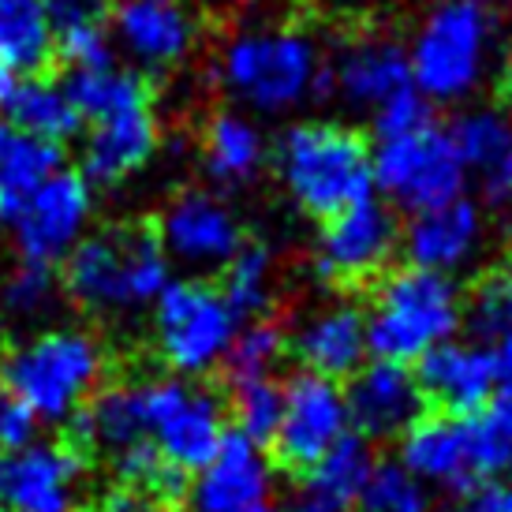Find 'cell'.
<instances>
[{"mask_svg": "<svg viewBox=\"0 0 512 512\" xmlns=\"http://www.w3.org/2000/svg\"><path fill=\"white\" fill-rule=\"evenodd\" d=\"M464 326L471 344L490 352L498 382L512 393V273H486L464 299Z\"/></svg>", "mask_w": 512, "mask_h": 512, "instance_id": "cell-26", "label": "cell"}, {"mask_svg": "<svg viewBox=\"0 0 512 512\" xmlns=\"http://www.w3.org/2000/svg\"><path fill=\"white\" fill-rule=\"evenodd\" d=\"M509 273H512V228H509Z\"/></svg>", "mask_w": 512, "mask_h": 512, "instance_id": "cell-50", "label": "cell"}, {"mask_svg": "<svg viewBox=\"0 0 512 512\" xmlns=\"http://www.w3.org/2000/svg\"><path fill=\"white\" fill-rule=\"evenodd\" d=\"M4 113H8L12 128L27 131V135L53 146L72 139L75 131H79V124H83V116L75 109L68 86L42 79V75H30L27 83H15Z\"/></svg>", "mask_w": 512, "mask_h": 512, "instance_id": "cell-27", "label": "cell"}, {"mask_svg": "<svg viewBox=\"0 0 512 512\" xmlns=\"http://www.w3.org/2000/svg\"><path fill=\"white\" fill-rule=\"evenodd\" d=\"M273 483V460L262 445L228 430L210 464L195 471L187 501L195 512H240L266 501Z\"/></svg>", "mask_w": 512, "mask_h": 512, "instance_id": "cell-20", "label": "cell"}, {"mask_svg": "<svg viewBox=\"0 0 512 512\" xmlns=\"http://www.w3.org/2000/svg\"><path fill=\"white\" fill-rule=\"evenodd\" d=\"M53 299H57L53 266H38V262H19L0 285V307L12 318H38L53 307Z\"/></svg>", "mask_w": 512, "mask_h": 512, "instance_id": "cell-38", "label": "cell"}, {"mask_svg": "<svg viewBox=\"0 0 512 512\" xmlns=\"http://www.w3.org/2000/svg\"><path fill=\"white\" fill-rule=\"evenodd\" d=\"M83 471V453L72 441L0 449V512H72Z\"/></svg>", "mask_w": 512, "mask_h": 512, "instance_id": "cell-13", "label": "cell"}, {"mask_svg": "<svg viewBox=\"0 0 512 512\" xmlns=\"http://www.w3.org/2000/svg\"><path fill=\"white\" fill-rule=\"evenodd\" d=\"M57 53L45 0H0V64L8 72H42Z\"/></svg>", "mask_w": 512, "mask_h": 512, "instance_id": "cell-28", "label": "cell"}, {"mask_svg": "<svg viewBox=\"0 0 512 512\" xmlns=\"http://www.w3.org/2000/svg\"><path fill=\"white\" fill-rule=\"evenodd\" d=\"M146 441L184 475L202 471L225 441V404L202 385L184 378L143 382Z\"/></svg>", "mask_w": 512, "mask_h": 512, "instance_id": "cell-10", "label": "cell"}, {"mask_svg": "<svg viewBox=\"0 0 512 512\" xmlns=\"http://www.w3.org/2000/svg\"><path fill=\"white\" fill-rule=\"evenodd\" d=\"M288 352V329L270 314L255 318L251 326L236 329V337L225 352V378L228 385L236 382H255V378H273L277 363Z\"/></svg>", "mask_w": 512, "mask_h": 512, "instance_id": "cell-33", "label": "cell"}, {"mask_svg": "<svg viewBox=\"0 0 512 512\" xmlns=\"http://www.w3.org/2000/svg\"><path fill=\"white\" fill-rule=\"evenodd\" d=\"M270 161V139L243 109H221L202 131V169L221 187H243L258 180Z\"/></svg>", "mask_w": 512, "mask_h": 512, "instance_id": "cell-25", "label": "cell"}, {"mask_svg": "<svg viewBox=\"0 0 512 512\" xmlns=\"http://www.w3.org/2000/svg\"><path fill=\"white\" fill-rule=\"evenodd\" d=\"M344 408H348V423H356L359 438L367 441L404 438V430L427 412L412 370L385 359H374L352 374V382L344 389Z\"/></svg>", "mask_w": 512, "mask_h": 512, "instance_id": "cell-19", "label": "cell"}, {"mask_svg": "<svg viewBox=\"0 0 512 512\" xmlns=\"http://www.w3.org/2000/svg\"><path fill=\"white\" fill-rule=\"evenodd\" d=\"M236 329V311L225 303L221 288L206 281H169L154 303L157 352L184 378L221 367Z\"/></svg>", "mask_w": 512, "mask_h": 512, "instance_id": "cell-8", "label": "cell"}, {"mask_svg": "<svg viewBox=\"0 0 512 512\" xmlns=\"http://www.w3.org/2000/svg\"><path fill=\"white\" fill-rule=\"evenodd\" d=\"M370 165H374V191H382L385 206L408 210V214H423L453 199H464L471 176L449 128L438 120H427L423 128H412L404 135L374 139Z\"/></svg>", "mask_w": 512, "mask_h": 512, "instance_id": "cell-7", "label": "cell"}, {"mask_svg": "<svg viewBox=\"0 0 512 512\" xmlns=\"http://www.w3.org/2000/svg\"><path fill=\"white\" fill-rule=\"evenodd\" d=\"M348 434V408L337 382L299 370L285 382V412L273 445L277 468L288 475H307L322 456Z\"/></svg>", "mask_w": 512, "mask_h": 512, "instance_id": "cell-11", "label": "cell"}, {"mask_svg": "<svg viewBox=\"0 0 512 512\" xmlns=\"http://www.w3.org/2000/svg\"><path fill=\"white\" fill-rule=\"evenodd\" d=\"M483 236V206L464 195V199H453L445 206L412 214L408 228H400V251L408 255V266L453 277L456 270H464L471 258L479 255Z\"/></svg>", "mask_w": 512, "mask_h": 512, "instance_id": "cell-18", "label": "cell"}, {"mask_svg": "<svg viewBox=\"0 0 512 512\" xmlns=\"http://www.w3.org/2000/svg\"><path fill=\"white\" fill-rule=\"evenodd\" d=\"M273 172L307 217L341 214L374 195L370 143L341 120H296L273 146Z\"/></svg>", "mask_w": 512, "mask_h": 512, "instance_id": "cell-3", "label": "cell"}, {"mask_svg": "<svg viewBox=\"0 0 512 512\" xmlns=\"http://www.w3.org/2000/svg\"><path fill=\"white\" fill-rule=\"evenodd\" d=\"M90 187L83 176L60 169L49 176L38 191H30L27 199L15 206L12 228L15 247L23 262L53 266L60 258H68L83 243V232L90 225Z\"/></svg>", "mask_w": 512, "mask_h": 512, "instance_id": "cell-12", "label": "cell"}, {"mask_svg": "<svg viewBox=\"0 0 512 512\" xmlns=\"http://www.w3.org/2000/svg\"><path fill=\"white\" fill-rule=\"evenodd\" d=\"M64 86H68V94H72L79 116L90 120V124H94V120H105V116L150 105V83H146L139 72L116 68V64L72 72V79Z\"/></svg>", "mask_w": 512, "mask_h": 512, "instance_id": "cell-29", "label": "cell"}, {"mask_svg": "<svg viewBox=\"0 0 512 512\" xmlns=\"http://www.w3.org/2000/svg\"><path fill=\"white\" fill-rule=\"evenodd\" d=\"M479 184H483V199L486 206H494V210H512V143L505 146V154L494 161V165H486L479 172Z\"/></svg>", "mask_w": 512, "mask_h": 512, "instance_id": "cell-42", "label": "cell"}, {"mask_svg": "<svg viewBox=\"0 0 512 512\" xmlns=\"http://www.w3.org/2000/svg\"><path fill=\"white\" fill-rule=\"evenodd\" d=\"M105 378V348L86 329H45L0 356V385L38 415V423L72 419Z\"/></svg>", "mask_w": 512, "mask_h": 512, "instance_id": "cell-6", "label": "cell"}, {"mask_svg": "<svg viewBox=\"0 0 512 512\" xmlns=\"http://www.w3.org/2000/svg\"><path fill=\"white\" fill-rule=\"evenodd\" d=\"M94 512H165V505L154 501L146 490H139V486L116 483L101 494L98 505H94Z\"/></svg>", "mask_w": 512, "mask_h": 512, "instance_id": "cell-44", "label": "cell"}, {"mask_svg": "<svg viewBox=\"0 0 512 512\" xmlns=\"http://www.w3.org/2000/svg\"><path fill=\"white\" fill-rule=\"evenodd\" d=\"M408 49L412 86L430 105H468L505 57L498 0H430Z\"/></svg>", "mask_w": 512, "mask_h": 512, "instance_id": "cell-2", "label": "cell"}, {"mask_svg": "<svg viewBox=\"0 0 512 512\" xmlns=\"http://www.w3.org/2000/svg\"><path fill=\"white\" fill-rule=\"evenodd\" d=\"M157 139L161 128L154 105L94 120L83 146V176L90 184H120L154 157Z\"/></svg>", "mask_w": 512, "mask_h": 512, "instance_id": "cell-23", "label": "cell"}, {"mask_svg": "<svg viewBox=\"0 0 512 512\" xmlns=\"http://www.w3.org/2000/svg\"><path fill=\"white\" fill-rule=\"evenodd\" d=\"M60 172V146L42 143L27 131L0 124V191L19 206L30 191Z\"/></svg>", "mask_w": 512, "mask_h": 512, "instance_id": "cell-30", "label": "cell"}, {"mask_svg": "<svg viewBox=\"0 0 512 512\" xmlns=\"http://www.w3.org/2000/svg\"><path fill=\"white\" fill-rule=\"evenodd\" d=\"M374 464L378 460L370 453V441L344 434L307 475H299L288 512H356Z\"/></svg>", "mask_w": 512, "mask_h": 512, "instance_id": "cell-24", "label": "cell"}, {"mask_svg": "<svg viewBox=\"0 0 512 512\" xmlns=\"http://www.w3.org/2000/svg\"><path fill=\"white\" fill-rule=\"evenodd\" d=\"M427 120H434V105L415 86H408V90H400L397 98H389L378 113L370 116V128H374V139H389V135L423 128Z\"/></svg>", "mask_w": 512, "mask_h": 512, "instance_id": "cell-39", "label": "cell"}, {"mask_svg": "<svg viewBox=\"0 0 512 512\" xmlns=\"http://www.w3.org/2000/svg\"><path fill=\"white\" fill-rule=\"evenodd\" d=\"M288 348L311 374L329 382L352 378L367 356V314L348 299H329L288 333Z\"/></svg>", "mask_w": 512, "mask_h": 512, "instance_id": "cell-21", "label": "cell"}, {"mask_svg": "<svg viewBox=\"0 0 512 512\" xmlns=\"http://www.w3.org/2000/svg\"><path fill=\"white\" fill-rule=\"evenodd\" d=\"M471 441V464L479 483L512 479V393H501L483 412L464 419Z\"/></svg>", "mask_w": 512, "mask_h": 512, "instance_id": "cell-32", "label": "cell"}, {"mask_svg": "<svg viewBox=\"0 0 512 512\" xmlns=\"http://www.w3.org/2000/svg\"><path fill=\"white\" fill-rule=\"evenodd\" d=\"M113 27L120 45L150 72L184 64L199 45V15L187 0H120Z\"/></svg>", "mask_w": 512, "mask_h": 512, "instance_id": "cell-17", "label": "cell"}, {"mask_svg": "<svg viewBox=\"0 0 512 512\" xmlns=\"http://www.w3.org/2000/svg\"><path fill=\"white\" fill-rule=\"evenodd\" d=\"M12 90H15V75L0 64V109L8 105V98H12Z\"/></svg>", "mask_w": 512, "mask_h": 512, "instance_id": "cell-46", "label": "cell"}, {"mask_svg": "<svg viewBox=\"0 0 512 512\" xmlns=\"http://www.w3.org/2000/svg\"><path fill=\"white\" fill-rule=\"evenodd\" d=\"M277 266L262 243H243L221 270V296L236 311V318H262L273 307Z\"/></svg>", "mask_w": 512, "mask_h": 512, "instance_id": "cell-31", "label": "cell"}, {"mask_svg": "<svg viewBox=\"0 0 512 512\" xmlns=\"http://www.w3.org/2000/svg\"><path fill=\"white\" fill-rule=\"evenodd\" d=\"M12 214H15V202L0 191V225H4V221H12Z\"/></svg>", "mask_w": 512, "mask_h": 512, "instance_id": "cell-47", "label": "cell"}, {"mask_svg": "<svg viewBox=\"0 0 512 512\" xmlns=\"http://www.w3.org/2000/svg\"><path fill=\"white\" fill-rule=\"evenodd\" d=\"M498 79H501V98H505V105L512 109V45L505 49V57H501Z\"/></svg>", "mask_w": 512, "mask_h": 512, "instance_id": "cell-45", "label": "cell"}, {"mask_svg": "<svg viewBox=\"0 0 512 512\" xmlns=\"http://www.w3.org/2000/svg\"><path fill=\"white\" fill-rule=\"evenodd\" d=\"M285 412V385L273 378H255V382H236L228 393V415L236 423V434H243L255 445H270L281 427Z\"/></svg>", "mask_w": 512, "mask_h": 512, "instance_id": "cell-35", "label": "cell"}, {"mask_svg": "<svg viewBox=\"0 0 512 512\" xmlns=\"http://www.w3.org/2000/svg\"><path fill=\"white\" fill-rule=\"evenodd\" d=\"M449 135H453L468 172H483L512 143V116L494 105H471L449 124Z\"/></svg>", "mask_w": 512, "mask_h": 512, "instance_id": "cell-34", "label": "cell"}, {"mask_svg": "<svg viewBox=\"0 0 512 512\" xmlns=\"http://www.w3.org/2000/svg\"><path fill=\"white\" fill-rule=\"evenodd\" d=\"M363 512H427V490L404 464H374L359 494Z\"/></svg>", "mask_w": 512, "mask_h": 512, "instance_id": "cell-37", "label": "cell"}, {"mask_svg": "<svg viewBox=\"0 0 512 512\" xmlns=\"http://www.w3.org/2000/svg\"><path fill=\"white\" fill-rule=\"evenodd\" d=\"M400 251L397 210L382 199H363L322 221L314 240V277L337 292L378 285Z\"/></svg>", "mask_w": 512, "mask_h": 512, "instance_id": "cell-9", "label": "cell"}, {"mask_svg": "<svg viewBox=\"0 0 512 512\" xmlns=\"http://www.w3.org/2000/svg\"><path fill=\"white\" fill-rule=\"evenodd\" d=\"M329 98H337L352 113L374 116L389 98L412 86L408 49L389 30H359L326 57Z\"/></svg>", "mask_w": 512, "mask_h": 512, "instance_id": "cell-14", "label": "cell"}, {"mask_svg": "<svg viewBox=\"0 0 512 512\" xmlns=\"http://www.w3.org/2000/svg\"><path fill=\"white\" fill-rule=\"evenodd\" d=\"M415 385H419V397H423L427 412L468 419V415L483 412L486 404L494 400L501 382L498 367H494L486 348L449 341L419 359Z\"/></svg>", "mask_w": 512, "mask_h": 512, "instance_id": "cell-16", "label": "cell"}, {"mask_svg": "<svg viewBox=\"0 0 512 512\" xmlns=\"http://www.w3.org/2000/svg\"><path fill=\"white\" fill-rule=\"evenodd\" d=\"M217 86L243 113L285 116L329 98V64L311 30L292 23H251L232 30L214 64Z\"/></svg>", "mask_w": 512, "mask_h": 512, "instance_id": "cell-1", "label": "cell"}, {"mask_svg": "<svg viewBox=\"0 0 512 512\" xmlns=\"http://www.w3.org/2000/svg\"><path fill=\"white\" fill-rule=\"evenodd\" d=\"M113 464H116L120 483L139 486V490H146V494L154 501H161V505H180V501L187 498V486H191L187 475L180 468H172L150 441H139V445L124 449V453H116Z\"/></svg>", "mask_w": 512, "mask_h": 512, "instance_id": "cell-36", "label": "cell"}, {"mask_svg": "<svg viewBox=\"0 0 512 512\" xmlns=\"http://www.w3.org/2000/svg\"><path fill=\"white\" fill-rule=\"evenodd\" d=\"M157 240L165 255L191 270H225L228 258L247 243L240 217L214 191L176 195L157 221Z\"/></svg>", "mask_w": 512, "mask_h": 512, "instance_id": "cell-15", "label": "cell"}, {"mask_svg": "<svg viewBox=\"0 0 512 512\" xmlns=\"http://www.w3.org/2000/svg\"><path fill=\"white\" fill-rule=\"evenodd\" d=\"M367 352L385 363H419L464 326V296L453 277L419 266L389 270L374 285L367 311Z\"/></svg>", "mask_w": 512, "mask_h": 512, "instance_id": "cell-4", "label": "cell"}, {"mask_svg": "<svg viewBox=\"0 0 512 512\" xmlns=\"http://www.w3.org/2000/svg\"><path fill=\"white\" fill-rule=\"evenodd\" d=\"M498 4H501V0H498Z\"/></svg>", "mask_w": 512, "mask_h": 512, "instance_id": "cell-51", "label": "cell"}, {"mask_svg": "<svg viewBox=\"0 0 512 512\" xmlns=\"http://www.w3.org/2000/svg\"><path fill=\"white\" fill-rule=\"evenodd\" d=\"M453 512H512V479L479 483L475 490L460 494Z\"/></svg>", "mask_w": 512, "mask_h": 512, "instance_id": "cell-43", "label": "cell"}, {"mask_svg": "<svg viewBox=\"0 0 512 512\" xmlns=\"http://www.w3.org/2000/svg\"><path fill=\"white\" fill-rule=\"evenodd\" d=\"M34 434H38V415L0 385V449L30 445Z\"/></svg>", "mask_w": 512, "mask_h": 512, "instance_id": "cell-41", "label": "cell"}, {"mask_svg": "<svg viewBox=\"0 0 512 512\" xmlns=\"http://www.w3.org/2000/svg\"><path fill=\"white\" fill-rule=\"evenodd\" d=\"M240 512H281L277 505H270V501H258V505H251V509H240Z\"/></svg>", "mask_w": 512, "mask_h": 512, "instance_id": "cell-49", "label": "cell"}, {"mask_svg": "<svg viewBox=\"0 0 512 512\" xmlns=\"http://www.w3.org/2000/svg\"><path fill=\"white\" fill-rule=\"evenodd\" d=\"M400 464L430 486L468 494L479 486L471 464L468 423L441 412H423L400 438Z\"/></svg>", "mask_w": 512, "mask_h": 512, "instance_id": "cell-22", "label": "cell"}, {"mask_svg": "<svg viewBox=\"0 0 512 512\" xmlns=\"http://www.w3.org/2000/svg\"><path fill=\"white\" fill-rule=\"evenodd\" d=\"M64 288L83 311H143L169 288V255L150 228H105L64 258Z\"/></svg>", "mask_w": 512, "mask_h": 512, "instance_id": "cell-5", "label": "cell"}, {"mask_svg": "<svg viewBox=\"0 0 512 512\" xmlns=\"http://www.w3.org/2000/svg\"><path fill=\"white\" fill-rule=\"evenodd\" d=\"M53 34H79V30H105L113 19V0H45Z\"/></svg>", "mask_w": 512, "mask_h": 512, "instance_id": "cell-40", "label": "cell"}, {"mask_svg": "<svg viewBox=\"0 0 512 512\" xmlns=\"http://www.w3.org/2000/svg\"><path fill=\"white\" fill-rule=\"evenodd\" d=\"M210 4H217V8H251L258 0H210Z\"/></svg>", "mask_w": 512, "mask_h": 512, "instance_id": "cell-48", "label": "cell"}]
</instances>
